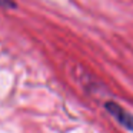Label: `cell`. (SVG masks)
Here are the masks:
<instances>
[{
	"label": "cell",
	"mask_w": 133,
	"mask_h": 133,
	"mask_svg": "<svg viewBox=\"0 0 133 133\" xmlns=\"http://www.w3.org/2000/svg\"><path fill=\"white\" fill-rule=\"evenodd\" d=\"M104 109L113 116V119L119 122L123 127H126L127 130L133 132V115L127 110H124L120 104L115 103V102H106L104 103Z\"/></svg>",
	"instance_id": "obj_1"
},
{
	"label": "cell",
	"mask_w": 133,
	"mask_h": 133,
	"mask_svg": "<svg viewBox=\"0 0 133 133\" xmlns=\"http://www.w3.org/2000/svg\"><path fill=\"white\" fill-rule=\"evenodd\" d=\"M0 7L4 9H16L15 0H0Z\"/></svg>",
	"instance_id": "obj_2"
}]
</instances>
